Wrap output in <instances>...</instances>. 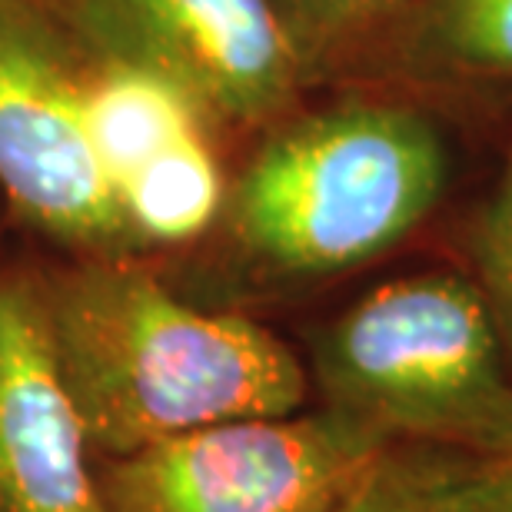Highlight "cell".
I'll return each mask as SVG.
<instances>
[{
  "mask_svg": "<svg viewBox=\"0 0 512 512\" xmlns=\"http://www.w3.org/2000/svg\"><path fill=\"white\" fill-rule=\"evenodd\" d=\"M87 47L40 0H0V193L67 247L127 256L130 233L84 104Z\"/></svg>",
  "mask_w": 512,
  "mask_h": 512,
  "instance_id": "5",
  "label": "cell"
},
{
  "mask_svg": "<svg viewBox=\"0 0 512 512\" xmlns=\"http://www.w3.org/2000/svg\"><path fill=\"white\" fill-rule=\"evenodd\" d=\"M117 207L133 250L203 237L227 207V183L207 130L177 140L120 183Z\"/></svg>",
  "mask_w": 512,
  "mask_h": 512,
  "instance_id": "9",
  "label": "cell"
},
{
  "mask_svg": "<svg viewBox=\"0 0 512 512\" xmlns=\"http://www.w3.org/2000/svg\"><path fill=\"white\" fill-rule=\"evenodd\" d=\"M310 356L323 406L389 443L512 459V360L469 276L433 270L376 286L316 333Z\"/></svg>",
  "mask_w": 512,
  "mask_h": 512,
  "instance_id": "3",
  "label": "cell"
},
{
  "mask_svg": "<svg viewBox=\"0 0 512 512\" xmlns=\"http://www.w3.org/2000/svg\"><path fill=\"white\" fill-rule=\"evenodd\" d=\"M466 459L436 446L396 443L336 512H449Z\"/></svg>",
  "mask_w": 512,
  "mask_h": 512,
  "instance_id": "11",
  "label": "cell"
},
{
  "mask_svg": "<svg viewBox=\"0 0 512 512\" xmlns=\"http://www.w3.org/2000/svg\"><path fill=\"white\" fill-rule=\"evenodd\" d=\"M446 147L416 110L343 104L270 137L227 197L253 273L313 283L399 247L443 197Z\"/></svg>",
  "mask_w": 512,
  "mask_h": 512,
  "instance_id": "2",
  "label": "cell"
},
{
  "mask_svg": "<svg viewBox=\"0 0 512 512\" xmlns=\"http://www.w3.org/2000/svg\"><path fill=\"white\" fill-rule=\"evenodd\" d=\"M413 54L463 74L512 77V0H433L416 20Z\"/></svg>",
  "mask_w": 512,
  "mask_h": 512,
  "instance_id": "10",
  "label": "cell"
},
{
  "mask_svg": "<svg viewBox=\"0 0 512 512\" xmlns=\"http://www.w3.org/2000/svg\"><path fill=\"white\" fill-rule=\"evenodd\" d=\"M389 439L343 409L250 416L97 459L104 512H336Z\"/></svg>",
  "mask_w": 512,
  "mask_h": 512,
  "instance_id": "4",
  "label": "cell"
},
{
  "mask_svg": "<svg viewBox=\"0 0 512 512\" xmlns=\"http://www.w3.org/2000/svg\"><path fill=\"white\" fill-rule=\"evenodd\" d=\"M449 512H512V459H466L449 496Z\"/></svg>",
  "mask_w": 512,
  "mask_h": 512,
  "instance_id": "13",
  "label": "cell"
},
{
  "mask_svg": "<svg viewBox=\"0 0 512 512\" xmlns=\"http://www.w3.org/2000/svg\"><path fill=\"white\" fill-rule=\"evenodd\" d=\"M90 50L177 84L210 120L260 124L300 87V47L273 0H70Z\"/></svg>",
  "mask_w": 512,
  "mask_h": 512,
  "instance_id": "6",
  "label": "cell"
},
{
  "mask_svg": "<svg viewBox=\"0 0 512 512\" xmlns=\"http://www.w3.org/2000/svg\"><path fill=\"white\" fill-rule=\"evenodd\" d=\"M476 286L489 306L503 346L512 360V157L499 180L493 200L486 203L473 230Z\"/></svg>",
  "mask_w": 512,
  "mask_h": 512,
  "instance_id": "12",
  "label": "cell"
},
{
  "mask_svg": "<svg viewBox=\"0 0 512 512\" xmlns=\"http://www.w3.org/2000/svg\"><path fill=\"white\" fill-rule=\"evenodd\" d=\"M286 4L303 20V27L320 30V34H336V30L356 27L363 20L386 14L403 0H286Z\"/></svg>",
  "mask_w": 512,
  "mask_h": 512,
  "instance_id": "14",
  "label": "cell"
},
{
  "mask_svg": "<svg viewBox=\"0 0 512 512\" xmlns=\"http://www.w3.org/2000/svg\"><path fill=\"white\" fill-rule=\"evenodd\" d=\"M0 512H104L44 286L24 270L0 273Z\"/></svg>",
  "mask_w": 512,
  "mask_h": 512,
  "instance_id": "7",
  "label": "cell"
},
{
  "mask_svg": "<svg viewBox=\"0 0 512 512\" xmlns=\"http://www.w3.org/2000/svg\"><path fill=\"white\" fill-rule=\"evenodd\" d=\"M40 286L94 459L230 419L300 413L310 396V376L280 336L180 300L127 256H94Z\"/></svg>",
  "mask_w": 512,
  "mask_h": 512,
  "instance_id": "1",
  "label": "cell"
},
{
  "mask_svg": "<svg viewBox=\"0 0 512 512\" xmlns=\"http://www.w3.org/2000/svg\"><path fill=\"white\" fill-rule=\"evenodd\" d=\"M87 47V44H84ZM87 127L110 190L130 180L143 163L197 130H207V114L167 77L130 60L87 47L84 67Z\"/></svg>",
  "mask_w": 512,
  "mask_h": 512,
  "instance_id": "8",
  "label": "cell"
}]
</instances>
